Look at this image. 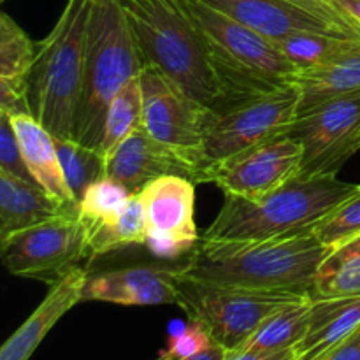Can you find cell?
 I'll use <instances>...</instances> for the list:
<instances>
[{
  "instance_id": "cell-1",
  "label": "cell",
  "mask_w": 360,
  "mask_h": 360,
  "mask_svg": "<svg viewBox=\"0 0 360 360\" xmlns=\"http://www.w3.org/2000/svg\"><path fill=\"white\" fill-rule=\"evenodd\" d=\"M329 252L313 231L269 239H199L183 262V276L206 283L309 295Z\"/></svg>"
},
{
  "instance_id": "cell-2",
  "label": "cell",
  "mask_w": 360,
  "mask_h": 360,
  "mask_svg": "<svg viewBox=\"0 0 360 360\" xmlns=\"http://www.w3.org/2000/svg\"><path fill=\"white\" fill-rule=\"evenodd\" d=\"M144 67L217 111L221 88L206 37L186 0H120Z\"/></svg>"
},
{
  "instance_id": "cell-3",
  "label": "cell",
  "mask_w": 360,
  "mask_h": 360,
  "mask_svg": "<svg viewBox=\"0 0 360 360\" xmlns=\"http://www.w3.org/2000/svg\"><path fill=\"white\" fill-rule=\"evenodd\" d=\"M360 192V185L338 176L294 178L260 200L225 195V202L200 239L241 241L269 239L313 231L341 204Z\"/></svg>"
},
{
  "instance_id": "cell-4",
  "label": "cell",
  "mask_w": 360,
  "mask_h": 360,
  "mask_svg": "<svg viewBox=\"0 0 360 360\" xmlns=\"http://www.w3.org/2000/svg\"><path fill=\"white\" fill-rule=\"evenodd\" d=\"M143 70L120 0H91L84 37L83 94L72 139L101 151L112 98Z\"/></svg>"
},
{
  "instance_id": "cell-5",
  "label": "cell",
  "mask_w": 360,
  "mask_h": 360,
  "mask_svg": "<svg viewBox=\"0 0 360 360\" xmlns=\"http://www.w3.org/2000/svg\"><path fill=\"white\" fill-rule=\"evenodd\" d=\"M91 0H67L62 16L46 39L27 76L30 115L55 139H72L83 94L84 37Z\"/></svg>"
},
{
  "instance_id": "cell-6",
  "label": "cell",
  "mask_w": 360,
  "mask_h": 360,
  "mask_svg": "<svg viewBox=\"0 0 360 360\" xmlns=\"http://www.w3.org/2000/svg\"><path fill=\"white\" fill-rule=\"evenodd\" d=\"M200 25L221 88L220 104H236L295 83L299 70L276 42L200 0H186Z\"/></svg>"
},
{
  "instance_id": "cell-7",
  "label": "cell",
  "mask_w": 360,
  "mask_h": 360,
  "mask_svg": "<svg viewBox=\"0 0 360 360\" xmlns=\"http://www.w3.org/2000/svg\"><path fill=\"white\" fill-rule=\"evenodd\" d=\"M308 297L297 292L231 287L185 276L179 281V308L227 352L246 343L264 320L278 309Z\"/></svg>"
},
{
  "instance_id": "cell-8",
  "label": "cell",
  "mask_w": 360,
  "mask_h": 360,
  "mask_svg": "<svg viewBox=\"0 0 360 360\" xmlns=\"http://www.w3.org/2000/svg\"><path fill=\"white\" fill-rule=\"evenodd\" d=\"M301 91L295 83L218 112L202 144L210 167L243 150L288 134L297 120Z\"/></svg>"
},
{
  "instance_id": "cell-9",
  "label": "cell",
  "mask_w": 360,
  "mask_h": 360,
  "mask_svg": "<svg viewBox=\"0 0 360 360\" xmlns=\"http://www.w3.org/2000/svg\"><path fill=\"white\" fill-rule=\"evenodd\" d=\"M6 269L20 278L56 283L90 255L79 214H67L0 239Z\"/></svg>"
},
{
  "instance_id": "cell-10",
  "label": "cell",
  "mask_w": 360,
  "mask_h": 360,
  "mask_svg": "<svg viewBox=\"0 0 360 360\" xmlns=\"http://www.w3.org/2000/svg\"><path fill=\"white\" fill-rule=\"evenodd\" d=\"M288 136L302 143L299 179L338 176L360 150V91L341 95L297 115Z\"/></svg>"
},
{
  "instance_id": "cell-11",
  "label": "cell",
  "mask_w": 360,
  "mask_h": 360,
  "mask_svg": "<svg viewBox=\"0 0 360 360\" xmlns=\"http://www.w3.org/2000/svg\"><path fill=\"white\" fill-rule=\"evenodd\" d=\"M302 151L301 141L288 134L273 137L211 165L207 183L225 195L260 200L297 176Z\"/></svg>"
},
{
  "instance_id": "cell-12",
  "label": "cell",
  "mask_w": 360,
  "mask_h": 360,
  "mask_svg": "<svg viewBox=\"0 0 360 360\" xmlns=\"http://www.w3.org/2000/svg\"><path fill=\"white\" fill-rule=\"evenodd\" d=\"M143 90V127L150 136L181 150H202L218 112L195 101L153 67L139 74Z\"/></svg>"
},
{
  "instance_id": "cell-13",
  "label": "cell",
  "mask_w": 360,
  "mask_h": 360,
  "mask_svg": "<svg viewBox=\"0 0 360 360\" xmlns=\"http://www.w3.org/2000/svg\"><path fill=\"white\" fill-rule=\"evenodd\" d=\"M108 178L137 195L148 183L162 176H183L193 183H207L210 164L202 150H181L155 139L143 125L134 130L109 155Z\"/></svg>"
},
{
  "instance_id": "cell-14",
  "label": "cell",
  "mask_w": 360,
  "mask_h": 360,
  "mask_svg": "<svg viewBox=\"0 0 360 360\" xmlns=\"http://www.w3.org/2000/svg\"><path fill=\"white\" fill-rule=\"evenodd\" d=\"M137 197L146 213V243L155 255L178 259L199 243L193 211L195 183L183 176H162L148 183Z\"/></svg>"
},
{
  "instance_id": "cell-15",
  "label": "cell",
  "mask_w": 360,
  "mask_h": 360,
  "mask_svg": "<svg viewBox=\"0 0 360 360\" xmlns=\"http://www.w3.org/2000/svg\"><path fill=\"white\" fill-rule=\"evenodd\" d=\"M183 264H139L88 274L83 301L120 306H179Z\"/></svg>"
},
{
  "instance_id": "cell-16",
  "label": "cell",
  "mask_w": 360,
  "mask_h": 360,
  "mask_svg": "<svg viewBox=\"0 0 360 360\" xmlns=\"http://www.w3.org/2000/svg\"><path fill=\"white\" fill-rule=\"evenodd\" d=\"M200 2L227 14L229 18L239 21L273 42L295 32H327V34L345 35L329 21L287 0H200Z\"/></svg>"
},
{
  "instance_id": "cell-17",
  "label": "cell",
  "mask_w": 360,
  "mask_h": 360,
  "mask_svg": "<svg viewBox=\"0 0 360 360\" xmlns=\"http://www.w3.org/2000/svg\"><path fill=\"white\" fill-rule=\"evenodd\" d=\"M88 273L83 267H74L70 273L51 285L44 301L34 313L11 334L0 348V360H28L46 334L56 326L60 319L76 304L83 302V288Z\"/></svg>"
},
{
  "instance_id": "cell-18",
  "label": "cell",
  "mask_w": 360,
  "mask_h": 360,
  "mask_svg": "<svg viewBox=\"0 0 360 360\" xmlns=\"http://www.w3.org/2000/svg\"><path fill=\"white\" fill-rule=\"evenodd\" d=\"M11 122L20 141L28 171L32 172L39 186L63 206L79 210V202L67 185L58 151H56L55 137L51 136V132L42 123H39L30 112L11 115Z\"/></svg>"
},
{
  "instance_id": "cell-19",
  "label": "cell",
  "mask_w": 360,
  "mask_h": 360,
  "mask_svg": "<svg viewBox=\"0 0 360 360\" xmlns=\"http://www.w3.org/2000/svg\"><path fill=\"white\" fill-rule=\"evenodd\" d=\"M79 210L63 206L39 185L0 172V239Z\"/></svg>"
},
{
  "instance_id": "cell-20",
  "label": "cell",
  "mask_w": 360,
  "mask_h": 360,
  "mask_svg": "<svg viewBox=\"0 0 360 360\" xmlns=\"http://www.w3.org/2000/svg\"><path fill=\"white\" fill-rule=\"evenodd\" d=\"M360 323V295L313 299L308 330L294 348L295 360H319Z\"/></svg>"
},
{
  "instance_id": "cell-21",
  "label": "cell",
  "mask_w": 360,
  "mask_h": 360,
  "mask_svg": "<svg viewBox=\"0 0 360 360\" xmlns=\"http://www.w3.org/2000/svg\"><path fill=\"white\" fill-rule=\"evenodd\" d=\"M299 115L341 95L360 91V41L326 65L299 72Z\"/></svg>"
},
{
  "instance_id": "cell-22",
  "label": "cell",
  "mask_w": 360,
  "mask_h": 360,
  "mask_svg": "<svg viewBox=\"0 0 360 360\" xmlns=\"http://www.w3.org/2000/svg\"><path fill=\"white\" fill-rule=\"evenodd\" d=\"M311 304L313 299L308 297L278 309L236 350L257 355L294 350L308 330Z\"/></svg>"
},
{
  "instance_id": "cell-23",
  "label": "cell",
  "mask_w": 360,
  "mask_h": 360,
  "mask_svg": "<svg viewBox=\"0 0 360 360\" xmlns=\"http://www.w3.org/2000/svg\"><path fill=\"white\" fill-rule=\"evenodd\" d=\"M360 295V234L329 248L316 269L309 297L333 299Z\"/></svg>"
},
{
  "instance_id": "cell-24",
  "label": "cell",
  "mask_w": 360,
  "mask_h": 360,
  "mask_svg": "<svg viewBox=\"0 0 360 360\" xmlns=\"http://www.w3.org/2000/svg\"><path fill=\"white\" fill-rule=\"evenodd\" d=\"M357 41L360 39L327 32H295L276 41V46L299 72H306L329 63Z\"/></svg>"
},
{
  "instance_id": "cell-25",
  "label": "cell",
  "mask_w": 360,
  "mask_h": 360,
  "mask_svg": "<svg viewBox=\"0 0 360 360\" xmlns=\"http://www.w3.org/2000/svg\"><path fill=\"white\" fill-rule=\"evenodd\" d=\"M146 243V213L137 195L130 199L125 210L108 224L101 225L88 236L90 255H104L130 245H144Z\"/></svg>"
},
{
  "instance_id": "cell-26",
  "label": "cell",
  "mask_w": 360,
  "mask_h": 360,
  "mask_svg": "<svg viewBox=\"0 0 360 360\" xmlns=\"http://www.w3.org/2000/svg\"><path fill=\"white\" fill-rule=\"evenodd\" d=\"M55 144L67 185L79 202L88 186L108 176L105 155L74 139H55Z\"/></svg>"
},
{
  "instance_id": "cell-27",
  "label": "cell",
  "mask_w": 360,
  "mask_h": 360,
  "mask_svg": "<svg viewBox=\"0 0 360 360\" xmlns=\"http://www.w3.org/2000/svg\"><path fill=\"white\" fill-rule=\"evenodd\" d=\"M141 125H143V90L137 76L127 83L109 104L101 144L102 153H111Z\"/></svg>"
},
{
  "instance_id": "cell-28",
  "label": "cell",
  "mask_w": 360,
  "mask_h": 360,
  "mask_svg": "<svg viewBox=\"0 0 360 360\" xmlns=\"http://www.w3.org/2000/svg\"><path fill=\"white\" fill-rule=\"evenodd\" d=\"M35 55L37 42L9 14H0V79L27 83Z\"/></svg>"
},
{
  "instance_id": "cell-29",
  "label": "cell",
  "mask_w": 360,
  "mask_h": 360,
  "mask_svg": "<svg viewBox=\"0 0 360 360\" xmlns=\"http://www.w3.org/2000/svg\"><path fill=\"white\" fill-rule=\"evenodd\" d=\"M132 197L125 186L108 176L88 186L79 200V220L86 227L88 236L101 225L115 220Z\"/></svg>"
},
{
  "instance_id": "cell-30",
  "label": "cell",
  "mask_w": 360,
  "mask_h": 360,
  "mask_svg": "<svg viewBox=\"0 0 360 360\" xmlns=\"http://www.w3.org/2000/svg\"><path fill=\"white\" fill-rule=\"evenodd\" d=\"M315 234L326 246L340 245L347 239L360 234V192L341 204L333 214L320 221Z\"/></svg>"
},
{
  "instance_id": "cell-31",
  "label": "cell",
  "mask_w": 360,
  "mask_h": 360,
  "mask_svg": "<svg viewBox=\"0 0 360 360\" xmlns=\"http://www.w3.org/2000/svg\"><path fill=\"white\" fill-rule=\"evenodd\" d=\"M0 172L23 179L32 185H39L28 171L20 141L11 122V115L6 111H0Z\"/></svg>"
},
{
  "instance_id": "cell-32",
  "label": "cell",
  "mask_w": 360,
  "mask_h": 360,
  "mask_svg": "<svg viewBox=\"0 0 360 360\" xmlns=\"http://www.w3.org/2000/svg\"><path fill=\"white\" fill-rule=\"evenodd\" d=\"M213 343L214 341L210 336V333L199 322L190 320V323L181 333L169 338L167 350L164 354L172 360H183L192 357V355L200 354V352L210 348Z\"/></svg>"
},
{
  "instance_id": "cell-33",
  "label": "cell",
  "mask_w": 360,
  "mask_h": 360,
  "mask_svg": "<svg viewBox=\"0 0 360 360\" xmlns=\"http://www.w3.org/2000/svg\"><path fill=\"white\" fill-rule=\"evenodd\" d=\"M287 2L295 4V6L302 7V9L320 16L322 20L329 21L330 25H334L338 30H341L345 35H348V37L360 39V32L343 16V13L334 6L333 0H287Z\"/></svg>"
},
{
  "instance_id": "cell-34",
  "label": "cell",
  "mask_w": 360,
  "mask_h": 360,
  "mask_svg": "<svg viewBox=\"0 0 360 360\" xmlns=\"http://www.w3.org/2000/svg\"><path fill=\"white\" fill-rule=\"evenodd\" d=\"M319 360H360V323Z\"/></svg>"
},
{
  "instance_id": "cell-35",
  "label": "cell",
  "mask_w": 360,
  "mask_h": 360,
  "mask_svg": "<svg viewBox=\"0 0 360 360\" xmlns=\"http://www.w3.org/2000/svg\"><path fill=\"white\" fill-rule=\"evenodd\" d=\"M294 355H295L294 350L278 352V354H269V355H257V354H248V352H243V350H231L227 352V357H225V360H290Z\"/></svg>"
},
{
  "instance_id": "cell-36",
  "label": "cell",
  "mask_w": 360,
  "mask_h": 360,
  "mask_svg": "<svg viewBox=\"0 0 360 360\" xmlns=\"http://www.w3.org/2000/svg\"><path fill=\"white\" fill-rule=\"evenodd\" d=\"M343 16L360 32V0H333Z\"/></svg>"
},
{
  "instance_id": "cell-37",
  "label": "cell",
  "mask_w": 360,
  "mask_h": 360,
  "mask_svg": "<svg viewBox=\"0 0 360 360\" xmlns=\"http://www.w3.org/2000/svg\"><path fill=\"white\" fill-rule=\"evenodd\" d=\"M225 357H227V350H225L221 345L213 343L210 348L200 352V354L192 355V357L183 359V360H225Z\"/></svg>"
},
{
  "instance_id": "cell-38",
  "label": "cell",
  "mask_w": 360,
  "mask_h": 360,
  "mask_svg": "<svg viewBox=\"0 0 360 360\" xmlns=\"http://www.w3.org/2000/svg\"><path fill=\"white\" fill-rule=\"evenodd\" d=\"M157 360H172V359H171V357H167V355H165L164 352H162V354H160V357H158Z\"/></svg>"
},
{
  "instance_id": "cell-39",
  "label": "cell",
  "mask_w": 360,
  "mask_h": 360,
  "mask_svg": "<svg viewBox=\"0 0 360 360\" xmlns=\"http://www.w3.org/2000/svg\"><path fill=\"white\" fill-rule=\"evenodd\" d=\"M290 360H295V355H294V357H292V359H290Z\"/></svg>"
},
{
  "instance_id": "cell-40",
  "label": "cell",
  "mask_w": 360,
  "mask_h": 360,
  "mask_svg": "<svg viewBox=\"0 0 360 360\" xmlns=\"http://www.w3.org/2000/svg\"><path fill=\"white\" fill-rule=\"evenodd\" d=\"M94 2H95V0H94Z\"/></svg>"
}]
</instances>
